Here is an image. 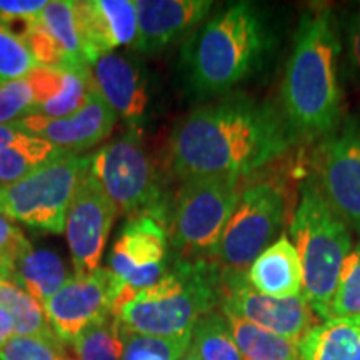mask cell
Here are the masks:
<instances>
[{"instance_id":"4dcf8cb0","label":"cell","mask_w":360,"mask_h":360,"mask_svg":"<svg viewBox=\"0 0 360 360\" xmlns=\"http://www.w3.org/2000/svg\"><path fill=\"white\" fill-rule=\"evenodd\" d=\"M37 65L24 40L0 22V85L27 77Z\"/></svg>"},{"instance_id":"7c38bea8","label":"cell","mask_w":360,"mask_h":360,"mask_svg":"<svg viewBox=\"0 0 360 360\" xmlns=\"http://www.w3.org/2000/svg\"><path fill=\"white\" fill-rule=\"evenodd\" d=\"M117 209L90 172V157L80 175L65 217V236L75 276H89L101 269Z\"/></svg>"},{"instance_id":"9a60e30c","label":"cell","mask_w":360,"mask_h":360,"mask_svg":"<svg viewBox=\"0 0 360 360\" xmlns=\"http://www.w3.org/2000/svg\"><path fill=\"white\" fill-rule=\"evenodd\" d=\"M90 85V80H89ZM117 122V114L90 85L84 109L65 119H47L42 115H27L17 120V129L27 135L44 139L52 146L70 154L89 150L109 137Z\"/></svg>"},{"instance_id":"ffe728a7","label":"cell","mask_w":360,"mask_h":360,"mask_svg":"<svg viewBox=\"0 0 360 360\" xmlns=\"http://www.w3.org/2000/svg\"><path fill=\"white\" fill-rule=\"evenodd\" d=\"M245 278L254 290L277 299L302 297V262L294 244L285 236L278 237L245 270Z\"/></svg>"},{"instance_id":"60d3db41","label":"cell","mask_w":360,"mask_h":360,"mask_svg":"<svg viewBox=\"0 0 360 360\" xmlns=\"http://www.w3.org/2000/svg\"><path fill=\"white\" fill-rule=\"evenodd\" d=\"M0 285H2V277H0Z\"/></svg>"},{"instance_id":"7a4b0ae2","label":"cell","mask_w":360,"mask_h":360,"mask_svg":"<svg viewBox=\"0 0 360 360\" xmlns=\"http://www.w3.org/2000/svg\"><path fill=\"white\" fill-rule=\"evenodd\" d=\"M340 51L334 13L310 6L295 29L281 92L282 115L297 139L322 141L340 127Z\"/></svg>"},{"instance_id":"ab89813d","label":"cell","mask_w":360,"mask_h":360,"mask_svg":"<svg viewBox=\"0 0 360 360\" xmlns=\"http://www.w3.org/2000/svg\"><path fill=\"white\" fill-rule=\"evenodd\" d=\"M60 360H79V357H72V355H69V354H65V355H62V357H60Z\"/></svg>"},{"instance_id":"5b68a950","label":"cell","mask_w":360,"mask_h":360,"mask_svg":"<svg viewBox=\"0 0 360 360\" xmlns=\"http://www.w3.org/2000/svg\"><path fill=\"white\" fill-rule=\"evenodd\" d=\"M289 233L302 262V297L315 315L327 321L342 264L352 250V233L328 207L314 177L300 186V200Z\"/></svg>"},{"instance_id":"30bf717a","label":"cell","mask_w":360,"mask_h":360,"mask_svg":"<svg viewBox=\"0 0 360 360\" xmlns=\"http://www.w3.org/2000/svg\"><path fill=\"white\" fill-rule=\"evenodd\" d=\"M312 164V177L328 207L360 236V125L340 124L322 139Z\"/></svg>"},{"instance_id":"5bb4252c","label":"cell","mask_w":360,"mask_h":360,"mask_svg":"<svg viewBox=\"0 0 360 360\" xmlns=\"http://www.w3.org/2000/svg\"><path fill=\"white\" fill-rule=\"evenodd\" d=\"M124 285L107 269L89 276L69 277L60 290L44 305L45 315L64 344H72L84 328L114 314V304Z\"/></svg>"},{"instance_id":"74e56055","label":"cell","mask_w":360,"mask_h":360,"mask_svg":"<svg viewBox=\"0 0 360 360\" xmlns=\"http://www.w3.org/2000/svg\"><path fill=\"white\" fill-rule=\"evenodd\" d=\"M24 132L15 125H0V148H6L24 137Z\"/></svg>"},{"instance_id":"603a6c76","label":"cell","mask_w":360,"mask_h":360,"mask_svg":"<svg viewBox=\"0 0 360 360\" xmlns=\"http://www.w3.org/2000/svg\"><path fill=\"white\" fill-rule=\"evenodd\" d=\"M224 315L244 360H299V342L265 330L232 314Z\"/></svg>"},{"instance_id":"cb8c5ba5","label":"cell","mask_w":360,"mask_h":360,"mask_svg":"<svg viewBox=\"0 0 360 360\" xmlns=\"http://www.w3.org/2000/svg\"><path fill=\"white\" fill-rule=\"evenodd\" d=\"M60 152L64 150L51 142L25 134L20 141L0 148V187L19 182Z\"/></svg>"},{"instance_id":"f1b7e54d","label":"cell","mask_w":360,"mask_h":360,"mask_svg":"<svg viewBox=\"0 0 360 360\" xmlns=\"http://www.w3.org/2000/svg\"><path fill=\"white\" fill-rule=\"evenodd\" d=\"M191 339L192 332L177 337H152L124 328L122 360H179L191 345Z\"/></svg>"},{"instance_id":"6da1fadb","label":"cell","mask_w":360,"mask_h":360,"mask_svg":"<svg viewBox=\"0 0 360 360\" xmlns=\"http://www.w3.org/2000/svg\"><path fill=\"white\" fill-rule=\"evenodd\" d=\"M295 141L282 110L233 94L197 107L175 124L167 146L169 167L182 182L244 179L281 159Z\"/></svg>"},{"instance_id":"7402d4cb","label":"cell","mask_w":360,"mask_h":360,"mask_svg":"<svg viewBox=\"0 0 360 360\" xmlns=\"http://www.w3.org/2000/svg\"><path fill=\"white\" fill-rule=\"evenodd\" d=\"M8 281L19 283L40 305H45V302L69 281V272L56 252L49 249H30L17 260Z\"/></svg>"},{"instance_id":"4fadbf2b","label":"cell","mask_w":360,"mask_h":360,"mask_svg":"<svg viewBox=\"0 0 360 360\" xmlns=\"http://www.w3.org/2000/svg\"><path fill=\"white\" fill-rule=\"evenodd\" d=\"M167 225L150 215L130 217L112 245L109 270L132 292L146 290L169 270Z\"/></svg>"},{"instance_id":"484cf974","label":"cell","mask_w":360,"mask_h":360,"mask_svg":"<svg viewBox=\"0 0 360 360\" xmlns=\"http://www.w3.org/2000/svg\"><path fill=\"white\" fill-rule=\"evenodd\" d=\"M79 360H122L124 328L114 314L90 323L72 342Z\"/></svg>"},{"instance_id":"f35d334b","label":"cell","mask_w":360,"mask_h":360,"mask_svg":"<svg viewBox=\"0 0 360 360\" xmlns=\"http://www.w3.org/2000/svg\"><path fill=\"white\" fill-rule=\"evenodd\" d=\"M179 360H200V359H199V355L193 352V349L191 347V345H188V349L186 350V354H184Z\"/></svg>"},{"instance_id":"2e32d148","label":"cell","mask_w":360,"mask_h":360,"mask_svg":"<svg viewBox=\"0 0 360 360\" xmlns=\"http://www.w3.org/2000/svg\"><path fill=\"white\" fill-rule=\"evenodd\" d=\"M75 25L89 65L137 39V6L134 0H79L72 2Z\"/></svg>"},{"instance_id":"836d02e7","label":"cell","mask_w":360,"mask_h":360,"mask_svg":"<svg viewBox=\"0 0 360 360\" xmlns=\"http://www.w3.org/2000/svg\"><path fill=\"white\" fill-rule=\"evenodd\" d=\"M32 249L24 233L7 217L0 215V277L8 281L13 267L25 252Z\"/></svg>"},{"instance_id":"e0dca14e","label":"cell","mask_w":360,"mask_h":360,"mask_svg":"<svg viewBox=\"0 0 360 360\" xmlns=\"http://www.w3.org/2000/svg\"><path fill=\"white\" fill-rule=\"evenodd\" d=\"M135 51L155 53L187 37L209 17L210 0H137Z\"/></svg>"},{"instance_id":"1f68e13d","label":"cell","mask_w":360,"mask_h":360,"mask_svg":"<svg viewBox=\"0 0 360 360\" xmlns=\"http://www.w3.org/2000/svg\"><path fill=\"white\" fill-rule=\"evenodd\" d=\"M65 344L53 337L13 335L0 349V360H60L65 355Z\"/></svg>"},{"instance_id":"d6986e66","label":"cell","mask_w":360,"mask_h":360,"mask_svg":"<svg viewBox=\"0 0 360 360\" xmlns=\"http://www.w3.org/2000/svg\"><path fill=\"white\" fill-rule=\"evenodd\" d=\"M89 69L74 72L37 65L30 70L25 77L32 89L35 102L30 115L65 119L82 110L90 89Z\"/></svg>"},{"instance_id":"d6a6232c","label":"cell","mask_w":360,"mask_h":360,"mask_svg":"<svg viewBox=\"0 0 360 360\" xmlns=\"http://www.w3.org/2000/svg\"><path fill=\"white\" fill-rule=\"evenodd\" d=\"M34 94L27 79L0 85V125H12L34 109Z\"/></svg>"},{"instance_id":"44dd1931","label":"cell","mask_w":360,"mask_h":360,"mask_svg":"<svg viewBox=\"0 0 360 360\" xmlns=\"http://www.w3.org/2000/svg\"><path fill=\"white\" fill-rule=\"evenodd\" d=\"M299 360H360V317L328 319L299 342Z\"/></svg>"},{"instance_id":"83f0119b","label":"cell","mask_w":360,"mask_h":360,"mask_svg":"<svg viewBox=\"0 0 360 360\" xmlns=\"http://www.w3.org/2000/svg\"><path fill=\"white\" fill-rule=\"evenodd\" d=\"M39 19L47 27L64 51L67 62H69V70L85 72L89 69V64L85 62L82 45H80L77 25H75L74 7L69 0H52L47 2V6L39 13Z\"/></svg>"},{"instance_id":"ac0fdd59","label":"cell","mask_w":360,"mask_h":360,"mask_svg":"<svg viewBox=\"0 0 360 360\" xmlns=\"http://www.w3.org/2000/svg\"><path fill=\"white\" fill-rule=\"evenodd\" d=\"M89 80L117 117L127 120L130 127H139L146 120L150 94L142 67L132 58L120 53L103 56L90 65Z\"/></svg>"},{"instance_id":"d4e9b609","label":"cell","mask_w":360,"mask_h":360,"mask_svg":"<svg viewBox=\"0 0 360 360\" xmlns=\"http://www.w3.org/2000/svg\"><path fill=\"white\" fill-rule=\"evenodd\" d=\"M0 305L11 312L15 323V335L20 337H53L56 332L45 315L44 305L30 297L19 283L2 281Z\"/></svg>"},{"instance_id":"d590c367","label":"cell","mask_w":360,"mask_h":360,"mask_svg":"<svg viewBox=\"0 0 360 360\" xmlns=\"http://www.w3.org/2000/svg\"><path fill=\"white\" fill-rule=\"evenodd\" d=\"M45 6L44 0H0V22L35 17Z\"/></svg>"},{"instance_id":"8d00e7d4","label":"cell","mask_w":360,"mask_h":360,"mask_svg":"<svg viewBox=\"0 0 360 360\" xmlns=\"http://www.w3.org/2000/svg\"><path fill=\"white\" fill-rule=\"evenodd\" d=\"M13 335H15V323H13L12 315L6 307L0 305V349H2Z\"/></svg>"},{"instance_id":"9c48e42d","label":"cell","mask_w":360,"mask_h":360,"mask_svg":"<svg viewBox=\"0 0 360 360\" xmlns=\"http://www.w3.org/2000/svg\"><path fill=\"white\" fill-rule=\"evenodd\" d=\"M285 215V193L277 184L245 187L214 252V262L222 270H247L281 232Z\"/></svg>"},{"instance_id":"52a82bcc","label":"cell","mask_w":360,"mask_h":360,"mask_svg":"<svg viewBox=\"0 0 360 360\" xmlns=\"http://www.w3.org/2000/svg\"><path fill=\"white\" fill-rule=\"evenodd\" d=\"M90 172L119 214L129 217L150 215L169 224L164 193L137 127H130L98 148L90 157Z\"/></svg>"},{"instance_id":"f546056e","label":"cell","mask_w":360,"mask_h":360,"mask_svg":"<svg viewBox=\"0 0 360 360\" xmlns=\"http://www.w3.org/2000/svg\"><path fill=\"white\" fill-rule=\"evenodd\" d=\"M360 317V242L342 264L328 319ZM327 319V321H328Z\"/></svg>"},{"instance_id":"e575fe53","label":"cell","mask_w":360,"mask_h":360,"mask_svg":"<svg viewBox=\"0 0 360 360\" xmlns=\"http://www.w3.org/2000/svg\"><path fill=\"white\" fill-rule=\"evenodd\" d=\"M344 69L345 75L360 84V7L349 17L344 32Z\"/></svg>"},{"instance_id":"277c9868","label":"cell","mask_w":360,"mask_h":360,"mask_svg":"<svg viewBox=\"0 0 360 360\" xmlns=\"http://www.w3.org/2000/svg\"><path fill=\"white\" fill-rule=\"evenodd\" d=\"M220 282L222 269L214 260L177 259L159 282L137 292L117 310L115 317L132 334H188L219 304Z\"/></svg>"},{"instance_id":"8992f818","label":"cell","mask_w":360,"mask_h":360,"mask_svg":"<svg viewBox=\"0 0 360 360\" xmlns=\"http://www.w3.org/2000/svg\"><path fill=\"white\" fill-rule=\"evenodd\" d=\"M242 193L240 177L184 180L167 224L179 259H212Z\"/></svg>"},{"instance_id":"ba28073f","label":"cell","mask_w":360,"mask_h":360,"mask_svg":"<svg viewBox=\"0 0 360 360\" xmlns=\"http://www.w3.org/2000/svg\"><path fill=\"white\" fill-rule=\"evenodd\" d=\"M87 162L89 157L60 152L19 182L0 187V215L40 231L62 233Z\"/></svg>"},{"instance_id":"4316f807","label":"cell","mask_w":360,"mask_h":360,"mask_svg":"<svg viewBox=\"0 0 360 360\" xmlns=\"http://www.w3.org/2000/svg\"><path fill=\"white\" fill-rule=\"evenodd\" d=\"M191 347L200 360H244L222 312H209L192 328Z\"/></svg>"},{"instance_id":"8fae6325","label":"cell","mask_w":360,"mask_h":360,"mask_svg":"<svg viewBox=\"0 0 360 360\" xmlns=\"http://www.w3.org/2000/svg\"><path fill=\"white\" fill-rule=\"evenodd\" d=\"M219 304L222 314H232L295 342L317 326L315 312L304 297L277 299L260 294L249 285L245 270H222Z\"/></svg>"},{"instance_id":"3957f363","label":"cell","mask_w":360,"mask_h":360,"mask_svg":"<svg viewBox=\"0 0 360 360\" xmlns=\"http://www.w3.org/2000/svg\"><path fill=\"white\" fill-rule=\"evenodd\" d=\"M272 32L260 8L233 2L205 19L180 51V72L188 92L212 98L229 94L262 67Z\"/></svg>"}]
</instances>
